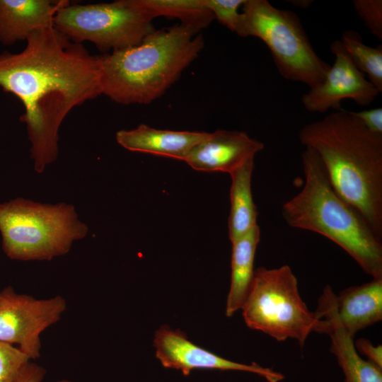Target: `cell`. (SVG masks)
Listing matches in <instances>:
<instances>
[{
    "label": "cell",
    "mask_w": 382,
    "mask_h": 382,
    "mask_svg": "<svg viewBox=\"0 0 382 382\" xmlns=\"http://www.w3.org/2000/svg\"><path fill=\"white\" fill-rule=\"evenodd\" d=\"M18 53H0V87L25 112L30 157L37 173L58 156L59 127L69 112L103 94L100 56H93L54 26L39 29Z\"/></svg>",
    "instance_id": "cell-1"
},
{
    "label": "cell",
    "mask_w": 382,
    "mask_h": 382,
    "mask_svg": "<svg viewBox=\"0 0 382 382\" xmlns=\"http://www.w3.org/2000/svg\"><path fill=\"white\" fill-rule=\"evenodd\" d=\"M299 139L318 154L332 187L382 241V135L341 109L303 126Z\"/></svg>",
    "instance_id": "cell-2"
},
{
    "label": "cell",
    "mask_w": 382,
    "mask_h": 382,
    "mask_svg": "<svg viewBox=\"0 0 382 382\" xmlns=\"http://www.w3.org/2000/svg\"><path fill=\"white\" fill-rule=\"evenodd\" d=\"M198 32L180 23L154 30L138 45L100 56L103 94L123 105L151 103L202 50Z\"/></svg>",
    "instance_id": "cell-3"
},
{
    "label": "cell",
    "mask_w": 382,
    "mask_h": 382,
    "mask_svg": "<svg viewBox=\"0 0 382 382\" xmlns=\"http://www.w3.org/2000/svg\"><path fill=\"white\" fill-rule=\"evenodd\" d=\"M304 184L283 204L282 214L295 228L319 233L345 250L368 274L382 277V243L360 213L332 187L312 149L301 154Z\"/></svg>",
    "instance_id": "cell-4"
},
{
    "label": "cell",
    "mask_w": 382,
    "mask_h": 382,
    "mask_svg": "<svg viewBox=\"0 0 382 382\" xmlns=\"http://www.w3.org/2000/svg\"><path fill=\"white\" fill-rule=\"evenodd\" d=\"M88 232L72 204L23 197L0 203L2 249L12 260H50L66 255Z\"/></svg>",
    "instance_id": "cell-5"
},
{
    "label": "cell",
    "mask_w": 382,
    "mask_h": 382,
    "mask_svg": "<svg viewBox=\"0 0 382 382\" xmlns=\"http://www.w3.org/2000/svg\"><path fill=\"white\" fill-rule=\"evenodd\" d=\"M247 326L277 341L303 345L318 318L300 296L298 282L289 265L255 270L253 282L241 307Z\"/></svg>",
    "instance_id": "cell-6"
},
{
    "label": "cell",
    "mask_w": 382,
    "mask_h": 382,
    "mask_svg": "<svg viewBox=\"0 0 382 382\" xmlns=\"http://www.w3.org/2000/svg\"><path fill=\"white\" fill-rule=\"evenodd\" d=\"M245 37H258L270 50L281 76L313 88L330 65L318 57L296 14L273 6L267 0H245Z\"/></svg>",
    "instance_id": "cell-7"
},
{
    "label": "cell",
    "mask_w": 382,
    "mask_h": 382,
    "mask_svg": "<svg viewBox=\"0 0 382 382\" xmlns=\"http://www.w3.org/2000/svg\"><path fill=\"white\" fill-rule=\"evenodd\" d=\"M154 18L136 0L79 5L70 3L61 8L54 27L71 40L89 41L101 51L138 45L155 29Z\"/></svg>",
    "instance_id": "cell-8"
},
{
    "label": "cell",
    "mask_w": 382,
    "mask_h": 382,
    "mask_svg": "<svg viewBox=\"0 0 382 382\" xmlns=\"http://www.w3.org/2000/svg\"><path fill=\"white\" fill-rule=\"evenodd\" d=\"M66 309L61 296L37 299L7 287L0 292V341L18 344L30 359H37L41 332L59 320Z\"/></svg>",
    "instance_id": "cell-9"
},
{
    "label": "cell",
    "mask_w": 382,
    "mask_h": 382,
    "mask_svg": "<svg viewBox=\"0 0 382 382\" xmlns=\"http://www.w3.org/2000/svg\"><path fill=\"white\" fill-rule=\"evenodd\" d=\"M335 62L330 66L323 81L310 89L301 98L307 111L326 112L330 109H342L341 102L353 100L358 105L366 106L375 100L379 91L354 64L340 40L330 45Z\"/></svg>",
    "instance_id": "cell-10"
},
{
    "label": "cell",
    "mask_w": 382,
    "mask_h": 382,
    "mask_svg": "<svg viewBox=\"0 0 382 382\" xmlns=\"http://www.w3.org/2000/svg\"><path fill=\"white\" fill-rule=\"evenodd\" d=\"M156 357L165 368L180 370L187 376L193 369H219L251 372L268 382H280L284 376L256 363L250 364L233 361L202 348L188 340L180 330L161 327L154 339Z\"/></svg>",
    "instance_id": "cell-11"
},
{
    "label": "cell",
    "mask_w": 382,
    "mask_h": 382,
    "mask_svg": "<svg viewBox=\"0 0 382 382\" xmlns=\"http://www.w3.org/2000/svg\"><path fill=\"white\" fill-rule=\"evenodd\" d=\"M335 297L332 288L326 286L315 312L318 322L314 332L330 336V352L342 370L345 382H382V369L362 359L355 348L354 337L340 325L335 312Z\"/></svg>",
    "instance_id": "cell-12"
},
{
    "label": "cell",
    "mask_w": 382,
    "mask_h": 382,
    "mask_svg": "<svg viewBox=\"0 0 382 382\" xmlns=\"http://www.w3.org/2000/svg\"><path fill=\"white\" fill-rule=\"evenodd\" d=\"M263 148L262 142L245 132L218 129L207 133L192 149L185 162L196 170L230 174Z\"/></svg>",
    "instance_id": "cell-13"
},
{
    "label": "cell",
    "mask_w": 382,
    "mask_h": 382,
    "mask_svg": "<svg viewBox=\"0 0 382 382\" xmlns=\"http://www.w3.org/2000/svg\"><path fill=\"white\" fill-rule=\"evenodd\" d=\"M66 0H0V42L9 45L37 30L53 25L56 13Z\"/></svg>",
    "instance_id": "cell-14"
},
{
    "label": "cell",
    "mask_w": 382,
    "mask_h": 382,
    "mask_svg": "<svg viewBox=\"0 0 382 382\" xmlns=\"http://www.w3.org/2000/svg\"><path fill=\"white\" fill-rule=\"evenodd\" d=\"M207 132L173 131L140 125L116 133L117 142L130 151L149 153L185 161L192 149Z\"/></svg>",
    "instance_id": "cell-15"
},
{
    "label": "cell",
    "mask_w": 382,
    "mask_h": 382,
    "mask_svg": "<svg viewBox=\"0 0 382 382\" xmlns=\"http://www.w3.org/2000/svg\"><path fill=\"white\" fill-rule=\"evenodd\" d=\"M335 312L352 336L382 320V277L343 289L335 297Z\"/></svg>",
    "instance_id": "cell-16"
},
{
    "label": "cell",
    "mask_w": 382,
    "mask_h": 382,
    "mask_svg": "<svg viewBox=\"0 0 382 382\" xmlns=\"http://www.w3.org/2000/svg\"><path fill=\"white\" fill-rule=\"evenodd\" d=\"M260 239L256 225L231 242V284L226 304V316H232L241 307L250 289L254 277V260Z\"/></svg>",
    "instance_id": "cell-17"
},
{
    "label": "cell",
    "mask_w": 382,
    "mask_h": 382,
    "mask_svg": "<svg viewBox=\"0 0 382 382\" xmlns=\"http://www.w3.org/2000/svg\"><path fill=\"white\" fill-rule=\"evenodd\" d=\"M254 158L230 173V214L228 236L231 242L257 225V212L251 190Z\"/></svg>",
    "instance_id": "cell-18"
},
{
    "label": "cell",
    "mask_w": 382,
    "mask_h": 382,
    "mask_svg": "<svg viewBox=\"0 0 382 382\" xmlns=\"http://www.w3.org/2000/svg\"><path fill=\"white\" fill-rule=\"evenodd\" d=\"M154 18L158 16L175 18L181 24L199 31L214 19L204 0H136Z\"/></svg>",
    "instance_id": "cell-19"
},
{
    "label": "cell",
    "mask_w": 382,
    "mask_h": 382,
    "mask_svg": "<svg viewBox=\"0 0 382 382\" xmlns=\"http://www.w3.org/2000/svg\"><path fill=\"white\" fill-rule=\"evenodd\" d=\"M355 66L366 74L369 81L382 92V46L373 47L365 45L354 30L345 31L340 40Z\"/></svg>",
    "instance_id": "cell-20"
},
{
    "label": "cell",
    "mask_w": 382,
    "mask_h": 382,
    "mask_svg": "<svg viewBox=\"0 0 382 382\" xmlns=\"http://www.w3.org/2000/svg\"><path fill=\"white\" fill-rule=\"evenodd\" d=\"M214 18L238 36L245 37V16L238 12L245 0H204Z\"/></svg>",
    "instance_id": "cell-21"
},
{
    "label": "cell",
    "mask_w": 382,
    "mask_h": 382,
    "mask_svg": "<svg viewBox=\"0 0 382 382\" xmlns=\"http://www.w3.org/2000/svg\"><path fill=\"white\" fill-rule=\"evenodd\" d=\"M30 360L19 348L0 341V382H15Z\"/></svg>",
    "instance_id": "cell-22"
},
{
    "label": "cell",
    "mask_w": 382,
    "mask_h": 382,
    "mask_svg": "<svg viewBox=\"0 0 382 382\" xmlns=\"http://www.w3.org/2000/svg\"><path fill=\"white\" fill-rule=\"evenodd\" d=\"M357 15L362 19L370 32L382 40V1L354 0L353 2Z\"/></svg>",
    "instance_id": "cell-23"
},
{
    "label": "cell",
    "mask_w": 382,
    "mask_h": 382,
    "mask_svg": "<svg viewBox=\"0 0 382 382\" xmlns=\"http://www.w3.org/2000/svg\"><path fill=\"white\" fill-rule=\"evenodd\" d=\"M364 125L371 132L382 135V108H376L359 112L353 111Z\"/></svg>",
    "instance_id": "cell-24"
},
{
    "label": "cell",
    "mask_w": 382,
    "mask_h": 382,
    "mask_svg": "<svg viewBox=\"0 0 382 382\" xmlns=\"http://www.w3.org/2000/svg\"><path fill=\"white\" fill-rule=\"evenodd\" d=\"M357 352L366 356L368 361L382 369V346L374 345L372 342L366 338H359L354 342Z\"/></svg>",
    "instance_id": "cell-25"
},
{
    "label": "cell",
    "mask_w": 382,
    "mask_h": 382,
    "mask_svg": "<svg viewBox=\"0 0 382 382\" xmlns=\"http://www.w3.org/2000/svg\"><path fill=\"white\" fill-rule=\"evenodd\" d=\"M45 374L46 371L42 366L29 361L22 369L15 382H42Z\"/></svg>",
    "instance_id": "cell-26"
},
{
    "label": "cell",
    "mask_w": 382,
    "mask_h": 382,
    "mask_svg": "<svg viewBox=\"0 0 382 382\" xmlns=\"http://www.w3.org/2000/svg\"><path fill=\"white\" fill-rule=\"evenodd\" d=\"M56 382H73V381H71L69 380L63 379V380L57 381Z\"/></svg>",
    "instance_id": "cell-27"
}]
</instances>
